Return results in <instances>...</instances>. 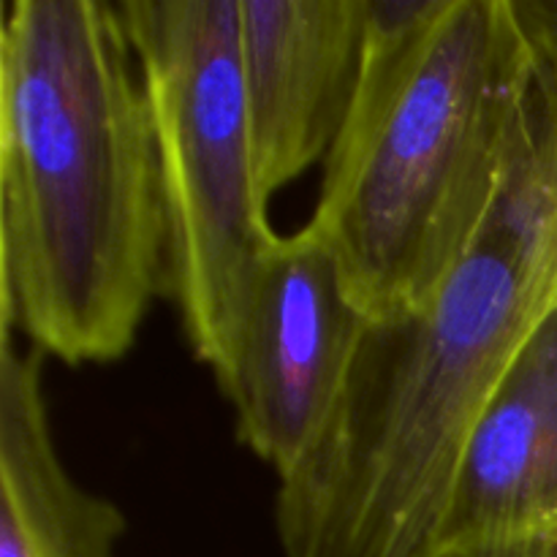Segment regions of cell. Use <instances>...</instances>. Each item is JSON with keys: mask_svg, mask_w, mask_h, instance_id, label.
<instances>
[{"mask_svg": "<svg viewBox=\"0 0 557 557\" xmlns=\"http://www.w3.org/2000/svg\"><path fill=\"white\" fill-rule=\"evenodd\" d=\"M161 294L158 145L117 3L5 0L0 330L44 359L109 364Z\"/></svg>", "mask_w": 557, "mask_h": 557, "instance_id": "1", "label": "cell"}, {"mask_svg": "<svg viewBox=\"0 0 557 557\" xmlns=\"http://www.w3.org/2000/svg\"><path fill=\"white\" fill-rule=\"evenodd\" d=\"M533 87L517 0H368L357 92L308 226L370 321L424 308L476 248Z\"/></svg>", "mask_w": 557, "mask_h": 557, "instance_id": "2", "label": "cell"}, {"mask_svg": "<svg viewBox=\"0 0 557 557\" xmlns=\"http://www.w3.org/2000/svg\"><path fill=\"white\" fill-rule=\"evenodd\" d=\"M547 310L509 243L482 234L413 313L370 321L341 403L275 495L286 557H433L473 428Z\"/></svg>", "mask_w": 557, "mask_h": 557, "instance_id": "3", "label": "cell"}, {"mask_svg": "<svg viewBox=\"0 0 557 557\" xmlns=\"http://www.w3.org/2000/svg\"><path fill=\"white\" fill-rule=\"evenodd\" d=\"M150 103L166 297L194 357L232 384L270 226L250 145L239 0H120Z\"/></svg>", "mask_w": 557, "mask_h": 557, "instance_id": "4", "label": "cell"}, {"mask_svg": "<svg viewBox=\"0 0 557 557\" xmlns=\"http://www.w3.org/2000/svg\"><path fill=\"white\" fill-rule=\"evenodd\" d=\"M370 319L310 226L277 237L250 299L228 397L237 438L292 476L324 435Z\"/></svg>", "mask_w": 557, "mask_h": 557, "instance_id": "5", "label": "cell"}, {"mask_svg": "<svg viewBox=\"0 0 557 557\" xmlns=\"http://www.w3.org/2000/svg\"><path fill=\"white\" fill-rule=\"evenodd\" d=\"M243 79L259 188L326 161L357 92L368 0H239Z\"/></svg>", "mask_w": 557, "mask_h": 557, "instance_id": "6", "label": "cell"}, {"mask_svg": "<svg viewBox=\"0 0 557 557\" xmlns=\"http://www.w3.org/2000/svg\"><path fill=\"white\" fill-rule=\"evenodd\" d=\"M557 536V302L506 362L451 487L435 555Z\"/></svg>", "mask_w": 557, "mask_h": 557, "instance_id": "7", "label": "cell"}, {"mask_svg": "<svg viewBox=\"0 0 557 557\" xmlns=\"http://www.w3.org/2000/svg\"><path fill=\"white\" fill-rule=\"evenodd\" d=\"M125 531L123 509L60 457L44 357L0 330V557H117Z\"/></svg>", "mask_w": 557, "mask_h": 557, "instance_id": "8", "label": "cell"}, {"mask_svg": "<svg viewBox=\"0 0 557 557\" xmlns=\"http://www.w3.org/2000/svg\"><path fill=\"white\" fill-rule=\"evenodd\" d=\"M517 5L531 33L539 69L557 92V0H517Z\"/></svg>", "mask_w": 557, "mask_h": 557, "instance_id": "9", "label": "cell"}, {"mask_svg": "<svg viewBox=\"0 0 557 557\" xmlns=\"http://www.w3.org/2000/svg\"><path fill=\"white\" fill-rule=\"evenodd\" d=\"M433 557H557V536L522 539V542L484 544V547L446 549Z\"/></svg>", "mask_w": 557, "mask_h": 557, "instance_id": "10", "label": "cell"}]
</instances>
